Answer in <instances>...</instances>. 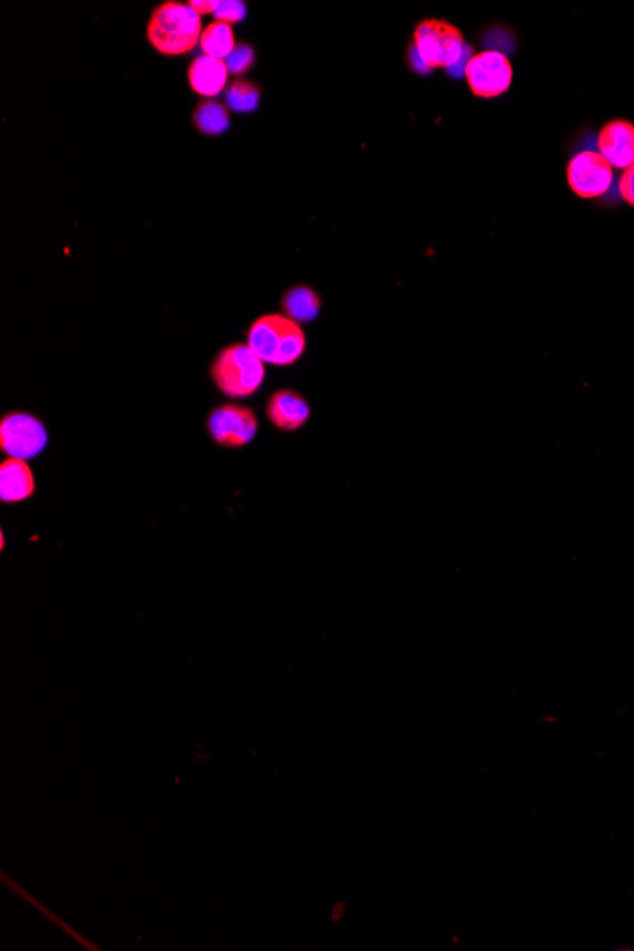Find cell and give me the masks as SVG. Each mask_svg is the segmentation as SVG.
<instances>
[{
    "label": "cell",
    "mask_w": 634,
    "mask_h": 951,
    "mask_svg": "<svg viewBox=\"0 0 634 951\" xmlns=\"http://www.w3.org/2000/svg\"><path fill=\"white\" fill-rule=\"evenodd\" d=\"M202 33V17L188 7V2L185 4L177 0H165L158 4L147 22L149 45L167 58L195 52Z\"/></svg>",
    "instance_id": "cell-1"
},
{
    "label": "cell",
    "mask_w": 634,
    "mask_h": 951,
    "mask_svg": "<svg viewBox=\"0 0 634 951\" xmlns=\"http://www.w3.org/2000/svg\"><path fill=\"white\" fill-rule=\"evenodd\" d=\"M465 52L468 46L462 30L445 20L427 17L414 27L409 63L420 73L433 68H452L462 61L468 63Z\"/></svg>",
    "instance_id": "cell-2"
},
{
    "label": "cell",
    "mask_w": 634,
    "mask_h": 951,
    "mask_svg": "<svg viewBox=\"0 0 634 951\" xmlns=\"http://www.w3.org/2000/svg\"><path fill=\"white\" fill-rule=\"evenodd\" d=\"M247 345L264 363L289 367L304 355L307 335L284 314L261 315L247 329Z\"/></svg>",
    "instance_id": "cell-3"
},
{
    "label": "cell",
    "mask_w": 634,
    "mask_h": 951,
    "mask_svg": "<svg viewBox=\"0 0 634 951\" xmlns=\"http://www.w3.org/2000/svg\"><path fill=\"white\" fill-rule=\"evenodd\" d=\"M210 376L216 390L231 399H246L261 390L266 378L264 361L249 345L226 346L211 363Z\"/></svg>",
    "instance_id": "cell-4"
},
{
    "label": "cell",
    "mask_w": 634,
    "mask_h": 951,
    "mask_svg": "<svg viewBox=\"0 0 634 951\" xmlns=\"http://www.w3.org/2000/svg\"><path fill=\"white\" fill-rule=\"evenodd\" d=\"M463 76L475 98H500L511 90L513 65L506 53L485 50L471 55L463 67Z\"/></svg>",
    "instance_id": "cell-5"
},
{
    "label": "cell",
    "mask_w": 634,
    "mask_h": 951,
    "mask_svg": "<svg viewBox=\"0 0 634 951\" xmlns=\"http://www.w3.org/2000/svg\"><path fill=\"white\" fill-rule=\"evenodd\" d=\"M48 445L46 426L29 412H8L0 420V450L8 458L33 460Z\"/></svg>",
    "instance_id": "cell-6"
},
{
    "label": "cell",
    "mask_w": 634,
    "mask_h": 951,
    "mask_svg": "<svg viewBox=\"0 0 634 951\" xmlns=\"http://www.w3.org/2000/svg\"><path fill=\"white\" fill-rule=\"evenodd\" d=\"M259 431V418L251 409L238 403L216 406L208 416V434L224 449H244Z\"/></svg>",
    "instance_id": "cell-7"
},
{
    "label": "cell",
    "mask_w": 634,
    "mask_h": 951,
    "mask_svg": "<svg viewBox=\"0 0 634 951\" xmlns=\"http://www.w3.org/2000/svg\"><path fill=\"white\" fill-rule=\"evenodd\" d=\"M568 187L583 200L605 196L613 183V167L598 150H583L570 158L567 165Z\"/></svg>",
    "instance_id": "cell-8"
},
{
    "label": "cell",
    "mask_w": 634,
    "mask_h": 951,
    "mask_svg": "<svg viewBox=\"0 0 634 951\" xmlns=\"http://www.w3.org/2000/svg\"><path fill=\"white\" fill-rule=\"evenodd\" d=\"M598 152L616 170H629L634 165V124L629 121H612L600 129L597 139Z\"/></svg>",
    "instance_id": "cell-9"
},
{
    "label": "cell",
    "mask_w": 634,
    "mask_h": 951,
    "mask_svg": "<svg viewBox=\"0 0 634 951\" xmlns=\"http://www.w3.org/2000/svg\"><path fill=\"white\" fill-rule=\"evenodd\" d=\"M310 414L312 411H310L307 398L291 388L272 393V398L266 403V418L272 422V426H276L277 429L287 431V434L299 431L300 427L307 426Z\"/></svg>",
    "instance_id": "cell-10"
},
{
    "label": "cell",
    "mask_w": 634,
    "mask_h": 951,
    "mask_svg": "<svg viewBox=\"0 0 634 951\" xmlns=\"http://www.w3.org/2000/svg\"><path fill=\"white\" fill-rule=\"evenodd\" d=\"M228 67L223 60L198 55L188 67V86L200 98L213 99L221 96L228 86Z\"/></svg>",
    "instance_id": "cell-11"
},
{
    "label": "cell",
    "mask_w": 634,
    "mask_h": 951,
    "mask_svg": "<svg viewBox=\"0 0 634 951\" xmlns=\"http://www.w3.org/2000/svg\"><path fill=\"white\" fill-rule=\"evenodd\" d=\"M35 495V475L25 460L8 458L0 464V500L20 503Z\"/></svg>",
    "instance_id": "cell-12"
},
{
    "label": "cell",
    "mask_w": 634,
    "mask_h": 951,
    "mask_svg": "<svg viewBox=\"0 0 634 951\" xmlns=\"http://www.w3.org/2000/svg\"><path fill=\"white\" fill-rule=\"evenodd\" d=\"M279 306L284 315L291 317L293 322L304 325L318 320L321 312V297L307 285H295L284 292Z\"/></svg>",
    "instance_id": "cell-13"
},
{
    "label": "cell",
    "mask_w": 634,
    "mask_h": 951,
    "mask_svg": "<svg viewBox=\"0 0 634 951\" xmlns=\"http://www.w3.org/2000/svg\"><path fill=\"white\" fill-rule=\"evenodd\" d=\"M192 124L203 136H221L231 128V109L215 99H203L196 105Z\"/></svg>",
    "instance_id": "cell-14"
},
{
    "label": "cell",
    "mask_w": 634,
    "mask_h": 951,
    "mask_svg": "<svg viewBox=\"0 0 634 951\" xmlns=\"http://www.w3.org/2000/svg\"><path fill=\"white\" fill-rule=\"evenodd\" d=\"M261 86L246 78H234L224 90V105L234 113H254L261 105Z\"/></svg>",
    "instance_id": "cell-15"
},
{
    "label": "cell",
    "mask_w": 634,
    "mask_h": 951,
    "mask_svg": "<svg viewBox=\"0 0 634 951\" xmlns=\"http://www.w3.org/2000/svg\"><path fill=\"white\" fill-rule=\"evenodd\" d=\"M200 48L203 55L216 58V60H226L234 48H236V38L231 25L221 22H211L208 27H203L202 38H200Z\"/></svg>",
    "instance_id": "cell-16"
},
{
    "label": "cell",
    "mask_w": 634,
    "mask_h": 951,
    "mask_svg": "<svg viewBox=\"0 0 634 951\" xmlns=\"http://www.w3.org/2000/svg\"><path fill=\"white\" fill-rule=\"evenodd\" d=\"M254 61H257V53H254L253 46L247 45V42H239L234 48V52L224 60V63L228 67V73L239 78V76L246 75L247 71H251Z\"/></svg>",
    "instance_id": "cell-17"
},
{
    "label": "cell",
    "mask_w": 634,
    "mask_h": 951,
    "mask_svg": "<svg viewBox=\"0 0 634 951\" xmlns=\"http://www.w3.org/2000/svg\"><path fill=\"white\" fill-rule=\"evenodd\" d=\"M247 15V4L244 0H216L215 12L213 17L215 22L226 23V25H238L244 22Z\"/></svg>",
    "instance_id": "cell-18"
},
{
    "label": "cell",
    "mask_w": 634,
    "mask_h": 951,
    "mask_svg": "<svg viewBox=\"0 0 634 951\" xmlns=\"http://www.w3.org/2000/svg\"><path fill=\"white\" fill-rule=\"evenodd\" d=\"M620 195L629 205L634 208V165L623 172L620 179Z\"/></svg>",
    "instance_id": "cell-19"
},
{
    "label": "cell",
    "mask_w": 634,
    "mask_h": 951,
    "mask_svg": "<svg viewBox=\"0 0 634 951\" xmlns=\"http://www.w3.org/2000/svg\"><path fill=\"white\" fill-rule=\"evenodd\" d=\"M215 2L216 0H190L188 7L192 8L200 17H203V15H213Z\"/></svg>",
    "instance_id": "cell-20"
}]
</instances>
